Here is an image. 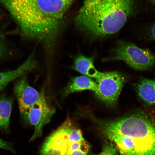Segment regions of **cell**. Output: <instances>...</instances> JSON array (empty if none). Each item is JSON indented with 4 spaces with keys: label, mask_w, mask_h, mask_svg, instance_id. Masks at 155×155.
Here are the masks:
<instances>
[{
    "label": "cell",
    "mask_w": 155,
    "mask_h": 155,
    "mask_svg": "<svg viewBox=\"0 0 155 155\" xmlns=\"http://www.w3.org/2000/svg\"><path fill=\"white\" fill-rule=\"evenodd\" d=\"M91 118L120 155H155V116L133 112L112 120Z\"/></svg>",
    "instance_id": "cell-1"
},
{
    "label": "cell",
    "mask_w": 155,
    "mask_h": 155,
    "mask_svg": "<svg viewBox=\"0 0 155 155\" xmlns=\"http://www.w3.org/2000/svg\"><path fill=\"white\" fill-rule=\"evenodd\" d=\"M135 7V0H83L75 24L89 35L104 37L120 30Z\"/></svg>",
    "instance_id": "cell-2"
},
{
    "label": "cell",
    "mask_w": 155,
    "mask_h": 155,
    "mask_svg": "<svg viewBox=\"0 0 155 155\" xmlns=\"http://www.w3.org/2000/svg\"><path fill=\"white\" fill-rule=\"evenodd\" d=\"M104 61H123L134 69L144 71L155 65V54L149 50L139 48L131 42L120 41L114 55Z\"/></svg>",
    "instance_id": "cell-3"
},
{
    "label": "cell",
    "mask_w": 155,
    "mask_h": 155,
    "mask_svg": "<svg viewBox=\"0 0 155 155\" xmlns=\"http://www.w3.org/2000/svg\"><path fill=\"white\" fill-rule=\"evenodd\" d=\"M96 79L97 97L108 105L115 106L125 82L124 75L116 71L100 72Z\"/></svg>",
    "instance_id": "cell-4"
},
{
    "label": "cell",
    "mask_w": 155,
    "mask_h": 155,
    "mask_svg": "<svg viewBox=\"0 0 155 155\" xmlns=\"http://www.w3.org/2000/svg\"><path fill=\"white\" fill-rule=\"evenodd\" d=\"M41 93V94L38 101L21 115L26 123L34 127V133L30 141L41 136L44 127L49 123L55 113V108L46 100L44 88Z\"/></svg>",
    "instance_id": "cell-5"
},
{
    "label": "cell",
    "mask_w": 155,
    "mask_h": 155,
    "mask_svg": "<svg viewBox=\"0 0 155 155\" xmlns=\"http://www.w3.org/2000/svg\"><path fill=\"white\" fill-rule=\"evenodd\" d=\"M41 13L54 36L57 33L64 16L74 0H36Z\"/></svg>",
    "instance_id": "cell-6"
},
{
    "label": "cell",
    "mask_w": 155,
    "mask_h": 155,
    "mask_svg": "<svg viewBox=\"0 0 155 155\" xmlns=\"http://www.w3.org/2000/svg\"><path fill=\"white\" fill-rule=\"evenodd\" d=\"M74 126L67 119L46 139L41 150V155H66L69 136Z\"/></svg>",
    "instance_id": "cell-7"
},
{
    "label": "cell",
    "mask_w": 155,
    "mask_h": 155,
    "mask_svg": "<svg viewBox=\"0 0 155 155\" xmlns=\"http://www.w3.org/2000/svg\"><path fill=\"white\" fill-rule=\"evenodd\" d=\"M21 115H22L39 99L41 93L29 84L26 75L19 78L14 86Z\"/></svg>",
    "instance_id": "cell-8"
},
{
    "label": "cell",
    "mask_w": 155,
    "mask_h": 155,
    "mask_svg": "<svg viewBox=\"0 0 155 155\" xmlns=\"http://www.w3.org/2000/svg\"><path fill=\"white\" fill-rule=\"evenodd\" d=\"M10 14L24 21L37 19L40 13L36 0H0Z\"/></svg>",
    "instance_id": "cell-9"
},
{
    "label": "cell",
    "mask_w": 155,
    "mask_h": 155,
    "mask_svg": "<svg viewBox=\"0 0 155 155\" xmlns=\"http://www.w3.org/2000/svg\"><path fill=\"white\" fill-rule=\"evenodd\" d=\"M36 65L37 61L35 59L34 55L32 54L17 69L8 71L0 72V92L13 80L31 71Z\"/></svg>",
    "instance_id": "cell-10"
},
{
    "label": "cell",
    "mask_w": 155,
    "mask_h": 155,
    "mask_svg": "<svg viewBox=\"0 0 155 155\" xmlns=\"http://www.w3.org/2000/svg\"><path fill=\"white\" fill-rule=\"evenodd\" d=\"M94 58L88 57L79 54L74 59V69L82 74L91 78H96L100 71L96 69L94 64Z\"/></svg>",
    "instance_id": "cell-11"
},
{
    "label": "cell",
    "mask_w": 155,
    "mask_h": 155,
    "mask_svg": "<svg viewBox=\"0 0 155 155\" xmlns=\"http://www.w3.org/2000/svg\"><path fill=\"white\" fill-rule=\"evenodd\" d=\"M96 82L91 78L86 76H79L73 78L65 87L63 92L64 96H67L72 93L85 90L95 91Z\"/></svg>",
    "instance_id": "cell-12"
},
{
    "label": "cell",
    "mask_w": 155,
    "mask_h": 155,
    "mask_svg": "<svg viewBox=\"0 0 155 155\" xmlns=\"http://www.w3.org/2000/svg\"><path fill=\"white\" fill-rule=\"evenodd\" d=\"M136 90L139 97L147 105L155 104V80H141L137 83Z\"/></svg>",
    "instance_id": "cell-13"
},
{
    "label": "cell",
    "mask_w": 155,
    "mask_h": 155,
    "mask_svg": "<svg viewBox=\"0 0 155 155\" xmlns=\"http://www.w3.org/2000/svg\"><path fill=\"white\" fill-rule=\"evenodd\" d=\"M13 104L12 98L5 94L0 96V130H9L10 119Z\"/></svg>",
    "instance_id": "cell-14"
},
{
    "label": "cell",
    "mask_w": 155,
    "mask_h": 155,
    "mask_svg": "<svg viewBox=\"0 0 155 155\" xmlns=\"http://www.w3.org/2000/svg\"><path fill=\"white\" fill-rule=\"evenodd\" d=\"M119 153L117 147L112 141L104 139L102 145V149L99 155H118Z\"/></svg>",
    "instance_id": "cell-15"
},
{
    "label": "cell",
    "mask_w": 155,
    "mask_h": 155,
    "mask_svg": "<svg viewBox=\"0 0 155 155\" xmlns=\"http://www.w3.org/2000/svg\"><path fill=\"white\" fill-rule=\"evenodd\" d=\"M83 140H84V139L83 137L82 131L75 125L70 134L68 139V147L72 143Z\"/></svg>",
    "instance_id": "cell-16"
},
{
    "label": "cell",
    "mask_w": 155,
    "mask_h": 155,
    "mask_svg": "<svg viewBox=\"0 0 155 155\" xmlns=\"http://www.w3.org/2000/svg\"><path fill=\"white\" fill-rule=\"evenodd\" d=\"M0 148L11 151L12 152L15 153L12 144L1 138H0Z\"/></svg>",
    "instance_id": "cell-17"
},
{
    "label": "cell",
    "mask_w": 155,
    "mask_h": 155,
    "mask_svg": "<svg viewBox=\"0 0 155 155\" xmlns=\"http://www.w3.org/2000/svg\"><path fill=\"white\" fill-rule=\"evenodd\" d=\"M88 152L82 150L73 151L70 153H67L66 155H87Z\"/></svg>",
    "instance_id": "cell-18"
},
{
    "label": "cell",
    "mask_w": 155,
    "mask_h": 155,
    "mask_svg": "<svg viewBox=\"0 0 155 155\" xmlns=\"http://www.w3.org/2000/svg\"><path fill=\"white\" fill-rule=\"evenodd\" d=\"M5 51V46L3 38L0 36V59L2 57Z\"/></svg>",
    "instance_id": "cell-19"
},
{
    "label": "cell",
    "mask_w": 155,
    "mask_h": 155,
    "mask_svg": "<svg viewBox=\"0 0 155 155\" xmlns=\"http://www.w3.org/2000/svg\"><path fill=\"white\" fill-rule=\"evenodd\" d=\"M150 37L152 39L155 40V23L150 28Z\"/></svg>",
    "instance_id": "cell-20"
},
{
    "label": "cell",
    "mask_w": 155,
    "mask_h": 155,
    "mask_svg": "<svg viewBox=\"0 0 155 155\" xmlns=\"http://www.w3.org/2000/svg\"><path fill=\"white\" fill-rule=\"evenodd\" d=\"M148 1L150 2L155 5V0H148Z\"/></svg>",
    "instance_id": "cell-21"
},
{
    "label": "cell",
    "mask_w": 155,
    "mask_h": 155,
    "mask_svg": "<svg viewBox=\"0 0 155 155\" xmlns=\"http://www.w3.org/2000/svg\"><path fill=\"white\" fill-rule=\"evenodd\" d=\"M99 155V154H98V155Z\"/></svg>",
    "instance_id": "cell-22"
}]
</instances>
